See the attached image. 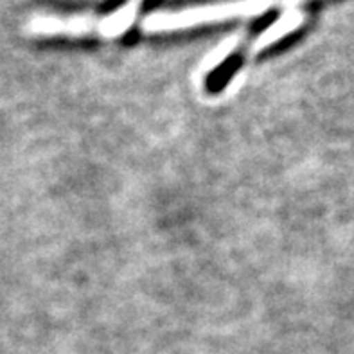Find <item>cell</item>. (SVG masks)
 <instances>
[{"label":"cell","mask_w":354,"mask_h":354,"mask_svg":"<svg viewBox=\"0 0 354 354\" xmlns=\"http://www.w3.org/2000/svg\"><path fill=\"white\" fill-rule=\"evenodd\" d=\"M274 4L275 0H227L216 4L194 6L182 11H155L144 17L142 29L146 32H167L223 22L230 18L261 17Z\"/></svg>","instance_id":"1"},{"label":"cell","mask_w":354,"mask_h":354,"mask_svg":"<svg viewBox=\"0 0 354 354\" xmlns=\"http://www.w3.org/2000/svg\"><path fill=\"white\" fill-rule=\"evenodd\" d=\"M101 17L94 15H36L27 32L36 36H85L99 31Z\"/></svg>","instance_id":"2"},{"label":"cell","mask_w":354,"mask_h":354,"mask_svg":"<svg viewBox=\"0 0 354 354\" xmlns=\"http://www.w3.org/2000/svg\"><path fill=\"white\" fill-rule=\"evenodd\" d=\"M302 22H304V15H302V11H299L297 8H290L288 11H284L272 26L266 27L265 31L257 36L256 40H254V44H252L250 53H261V50H265L270 45L277 44L279 40H283L284 36L297 31V29L302 26Z\"/></svg>","instance_id":"3"},{"label":"cell","mask_w":354,"mask_h":354,"mask_svg":"<svg viewBox=\"0 0 354 354\" xmlns=\"http://www.w3.org/2000/svg\"><path fill=\"white\" fill-rule=\"evenodd\" d=\"M137 11H139V2H135V0L121 6L113 13L101 17L97 32L104 36V38H117V36L124 35L133 26L135 18H137Z\"/></svg>","instance_id":"4"},{"label":"cell","mask_w":354,"mask_h":354,"mask_svg":"<svg viewBox=\"0 0 354 354\" xmlns=\"http://www.w3.org/2000/svg\"><path fill=\"white\" fill-rule=\"evenodd\" d=\"M239 44H241V35H232V36H229L227 40L221 41V44L216 47V49H212L211 53L207 54L205 58L202 59L200 67H198V74H200V77L207 76V74H211L214 68L220 67L221 63L229 58L234 50L238 49Z\"/></svg>","instance_id":"5"},{"label":"cell","mask_w":354,"mask_h":354,"mask_svg":"<svg viewBox=\"0 0 354 354\" xmlns=\"http://www.w3.org/2000/svg\"><path fill=\"white\" fill-rule=\"evenodd\" d=\"M135 2H139V4H140V2H142V0H135Z\"/></svg>","instance_id":"6"}]
</instances>
